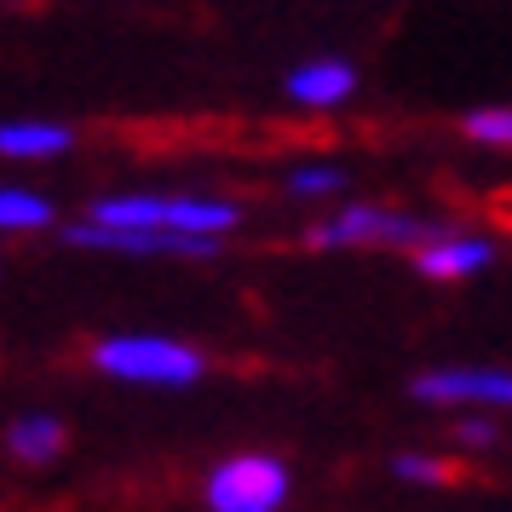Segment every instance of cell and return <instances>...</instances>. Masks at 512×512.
Returning a JSON list of instances; mask_svg holds the SVG:
<instances>
[{
    "label": "cell",
    "instance_id": "5b68a950",
    "mask_svg": "<svg viewBox=\"0 0 512 512\" xmlns=\"http://www.w3.org/2000/svg\"><path fill=\"white\" fill-rule=\"evenodd\" d=\"M70 248L93 254H127V259H219L225 236H196V231H150V225H93L81 219L64 231Z\"/></svg>",
    "mask_w": 512,
    "mask_h": 512
},
{
    "label": "cell",
    "instance_id": "7a4b0ae2",
    "mask_svg": "<svg viewBox=\"0 0 512 512\" xmlns=\"http://www.w3.org/2000/svg\"><path fill=\"white\" fill-rule=\"evenodd\" d=\"M93 225H150V231H196L225 236L242 225V208L225 196H98Z\"/></svg>",
    "mask_w": 512,
    "mask_h": 512
},
{
    "label": "cell",
    "instance_id": "6da1fadb",
    "mask_svg": "<svg viewBox=\"0 0 512 512\" xmlns=\"http://www.w3.org/2000/svg\"><path fill=\"white\" fill-rule=\"evenodd\" d=\"M93 369L121 386H156V392H185L208 374V357L167 334H104L93 340Z\"/></svg>",
    "mask_w": 512,
    "mask_h": 512
},
{
    "label": "cell",
    "instance_id": "3957f363",
    "mask_svg": "<svg viewBox=\"0 0 512 512\" xmlns=\"http://www.w3.org/2000/svg\"><path fill=\"white\" fill-rule=\"evenodd\" d=\"M443 225L438 219H420V213H403V208H374V202H351V208H340L334 219H323V225H311L305 231V248H323V254H334V248H420L426 236H438Z\"/></svg>",
    "mask_w": 512,
    "mask_h": 512
},
{
    "label": "cell",
    "instance_id": "ba28073f",
    "mask_svg": "<svg viewBox=\"0 0 512 512\" xmlns=\"http://www.w3.org/2000/svg\"><path fill=\"white\" fill-rule=\"evenodd\" d=\"M357 93V70L346 58H311L300 70H288V98L305 104V110H334Z\"/></svg>",
    "mask_w": 512,
    "mask_h": 512
},
{
    "label": "cell",
    "instance_id": "5bb4252c",
    "mask_svg": "<svg viewBox=\"0 0 512 512\" xmlns=\"http://www.w3.org/2000/svg\"><path fill=\"white\" fill-rule=\"evenodd\" d=\"M288 190H294V196H334V190H346V167L300 162L294 173H288Z\"/></svg>",
    "mask_w": 512,
    "mask_h": 512
},
{
    "label": "cell",
    "instance_id": "30bf717a",
    "mask_svg": "<svg viewBox=\"0 0 512 512\" xmlns=\"http://www.w3.org/2000/svg\"><path fill=\"white\" fill-rule=\"evenodd\" d=\"M75 144L64 121H0V156L6 162H52Z\"/></svg>",
    "mask_w": 512,
    "mask_h": 512
},
{
    "label": "cell",
    "instance_id": "4fadbf2b",
    "mask_svg": "<svg viewBox=\"0 0 512 512\" xmlns=\"http://www.w3.org/2000/svg\"><path fill=\"white\" fill-rule=\"evenodd\" d=\"M461 133L489 150H512V110H466Z\"/></svg>",
    "mask_w": 512,
    "mask_h": 512
},
{
    "label": "cell",
    "instance_id": "9a60e30c",
    "mask_svg": "<svg viewBox=\"0 0 512 512\" xmlns=\"http://www.w3.org/2000/svg\"><path fill=\"white\" fill-rule=\"evenodd\" d=\"M501 443V426L495 420H484V415H466L461 426H455V449H472V455H489Z\"/></svg>",
    "mask_w": 512,
    "mask_h": 512
},
{
    "label": "cell",
    "instance_id": "8fae6325",
    "mask_svg": "<svg viewBox=\"0 0 512 512\" xmlns=\"http://www.w3.org/2000/svg\"><path fill=\"white\" fill-rule=\"evenodd\" d=\"M52 219V202L41 196V190H29V185H0V231L6 236H35V231H47Z\"/></svg>",
    "mask_w": 512,
    "mask_h": 512
},
{
    "label": "cell",
    "instance_id": "9c48e42d",
    "mask_svg": "<svg viewBox=\"0 0 512 512\" xmlns=\"http://www.w3.org/2000/svg\"><path fill=\"white\" fill-rule=\"evenodd\" d=\"M64 443H70V432L47 409H24V415L6 426V449H12V461H24V466H52L64 455Z\"/></svg>",
    "mask_w": 512,
    "mask_h": 512
},
{
    "label": "cell",
    "instance_id": "8992f818",
    "mask_svg": "<svg viewBox=\"0 0 512 512\" xmlns=\"http://www.w3.org/2000/svg\"><path fill=\"white\" fill-rule=\"evenodd\" d=\"M409 392L432 409H507L512 415V369H495V363H443L420 374Z\"/></svg>",
    "mask_w": 512,
    "mask_h": 512
},
{
    "label": "cell",
    "instance_id": "7c38bea8",
    "mask_svg": "<svg viewBox=\"0 0 512 512\" xmlns=\"http://www.w3.org/2000/svg\"><path fill=\"white\" fill-rule=\"evenodd\" d=\"M392 472L403 478V484H420V489H443L461 478V466L443 461V455H426V449H403V455H392Z\"/></svg>",
    "mask_w": 512,
    "mask_h": 512
},
{
    "label": "cell",
    "instance_id": "52a82bcc",
    "mask_svg": "<svg viewBox=\"0 0 512 512\" xmlns=\"http://www.w3.org/2000/svg\"><path fill=\"white\" fill-rule=\"evenodd\" d=\"M415 254V271L426 282H466V277H484L495 265V242L478 231H461V225H443L438 236H426Z\"/></svg>",
    "mask_w": 512,
    "mask_h": 512
},
{
    "label": "cell",
    "instance_id": "277c9868",
    "mask_svg": "<svg viewBox=\"0 0 512 512\" xmlns=\"http://www.w3.org/2000/svg\"><path fill=\"white\" fill-rule=\"evenodd\" d=\"M288 489H294L288 461L265 455V449H242L202 478V501H208V512H282Z\"/></svg>",
    "mask_w": 512,
    "mask_h": 512
}]
</instances>
